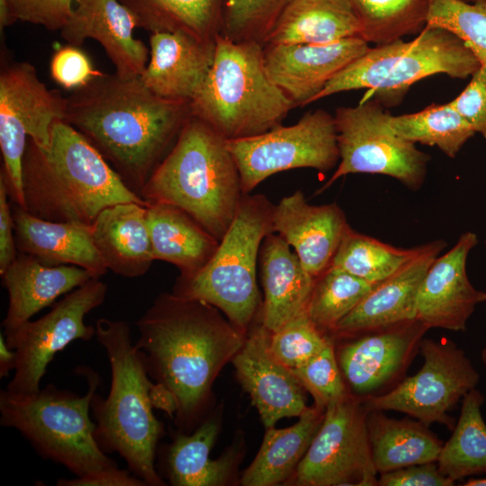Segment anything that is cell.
<instances>
[{
	"instance_id": "cell-38",
	"label": "cell",
	"mask_w": 486,
	"mask_h": 486,
	"mask_svg": "<svg viewBox=\"0 0 486 486\" xmlns=\"http://www.w3.org/2000/svg\"><path fill=\"white\" fill-rule=\"evenodd\" d=\"M374 285L339 267L329 266L315 279L307 313L320 329L333 330Z\"/></svg>"
},
{
	"instance_id": "cell-4",
	"label": "cell",
	"mask_w": 486,
	"mask_h": 486,
	"mask_svg": "<svg viewBox=\"0 0 486 486\" xmlns=\"http://www.w3.org/2000/svg\"><path fill=\"white\" fill-rule=\"evenodd\" d=\"M94 327L111 368L107 397L95 392L91 401L96 442L105 454H118L147 485H165L155 465L163 427L153 411L154 383L143 354L132 343L126 321L101 318Z\"/></svg>"
},
{
	"instance_id": "cell-51",
	"label": "cell",
	"mask_w": 486,
	"mask_h": 486,
	"mask_svg": "<svg viewBox=\"0 0 486 486\" xmlns=\"http://www.w3.org/2000/svg\"><path fill=\"white\" fill-rule=\"evenodd\" d=\"M481 359L483 364L486 366V348H483L481 353Z\"/></svg>"
},
{
	"instance_id": "cell-28",
	"label": "cell",
	"mask_w": 486,
	"mask_h": 486,
	"mask_svg": "<svg viewBox=\"0 0 486 486\" xmlns=\"http://www.w3.org/2000/svg\"><path fill=\"white\" fill-rule=\"evenodd\" d=\"M148 224L155 260L176 266L181 275L204 266L219 242L187 212L172 204H148Z\"/></svg>"
},
{
	"instance_id": "cell-20",
	"label": "cell",
	"mask_w": 486,
	"mask_h": 486,
	"mask_svg": "<svg viewBox=\"0 0 486 486\" xmlns=\"http://www.w3.org/2000/svg\"><path fill=\"white\" fill-rule=\"evenodd\" d=\"M270 332L256 327L234 356L237 376L250 394L266 428L286 417H300L306 405L303 386L269 349Z\"/></svg>"
},
{
	"instance_id": "cell-18",
	"label": "cell",
	"mask_w": 486,
	"mask_h": 486,
	"mask_svg": "<svg viewBox=\"0 0 486 486\" xmlns=\"http://www.w3.org/2000/svg\"><path fill=\"white\" fill-rule=\"evenodd\" d=\"M477 243L475 233L462 234L425 274L417 296L416 320L428 328L464 331L476 307L486 302V292L476 289L466 272L468 255Z\"/></svg>"
},
{
	"instance_id": "cell-9",
	"label": "cell",
	"mask_w": 486,
	"mask_h": 486,
	"mask_svg": "<svg viewBox=\"0 0 486 486\" xmlns=\"http://www.w3.org/2000/svg\"><path fill=\"white\" fill-rule=\"evenodd\" d=\"M480 67L462 40L446 29L426 25L412 40L401 38L370 48L338 73L314 102L358 89H369V94H402L422 78L446 74L464 79Z\"/></svg>"
},
{
	"instance_id": "cell-24",
	"label": "cell",
	"mask_w": 486,
	"mask_h": 486,
	"mask_svg": "<svg viewBox=\"0 0 486 486\" xmlns=\"http://www.w3.org/2000/svg\"><path fill=\"white\" fill-rule=\"evenodd\" d=\"M1 278L8 292V308L2 322L5 335L94 276L76 266H48L32 256L18 253Z\"/></svg>"
},
{
	"instance_id": "cell-47",
	"label": "cell",
	"mask_w": 486,
	"mask_h": 486,
	"mask_svg": "<svg viewBox=\"0 0 486 486\" xmlns=\"http://www.w3.org/2000/svg\"><path fill=\"white\" fill-rule=\"evenodd\" d=\"M17 255L11 201L5 183L0 176V274Z\"/></svg>"
},
{
	"instance_id": "cell-29",
	"label": "cell",
	"mask_w": 486,
	"mask_h": 486,
	"mask_svg": "<svg viewBox=\"0 0 486 486\" xmlns=\"http://www.w3.org/2000/svg\"><path fill=\"white\" fill-rule=\"evenodd\" d=\"M360 34L359 21L347 0H292L264 46L328 44Z\"/></svg>"
},
{
	"instance_id": "cell-37",
	"label": "cell",
	"mask_w": 486,
	"mask_h": 486,
	"mask_svg": "<svg viewBox=\"0 0 486 486\" xmlns=\"http://www.w3.org/2000/svg\"><path fill=\"white\" fill-rule=\"evenodd\" d=\"M416 251L417 248L392 247L349 227L330 266L377 284L396 272Z\"/></svg>"
},
{
	"instance_id": "cell-30",
	"label": "cell",
	"mask_w": 486,
	"mask_h": 486,
	"mask_svg": "<svg viewBox=\"0 0 486 486\" xmlns=\"http://www.w3.org/2000/svg\"><path fill=\"white\" fill-rule=\"evenodd\" d=\"M366 425L373 461L382 473L436 462L443 442L417 419H395L382 410H367Z\"/></svg>"
},
{
	"instance_id": "cell-7",
	"label": "cell",
	"mask_w": 486,
	"mask_h": 486,
	"mask_svg": "<svg viewBox=\"0 0 486 486\" xmlns=\"http://www.w3.org/2000/svg\"><path fill=\"white\" fill-rule=\"evenodd\" d=\"M87 381L84 395L48 384L34 394L0 392V425L18 430L45 459L62 464L76 477L117 466L98 446L91 401L100 385L89 367L76 369Z\"/></svg>"
},
{
	"instance_id": "cell-33",
	"label": "cell",
	"mask_w": 486,
	"mask_h": 486,
	"mask_svg": "<svg viewBox=\"0 0 486 486\" xmlns=\"http://www.w3.org/2000/svg\"><path fill=\"white\" fill-rule=\"evenodd\" d=\"M484 399L476 388L464 395L452 435L436 460L440 472L454 482L486 473V423L482 414Z\"/></svg>"
},
{
	"instance_id": "cell-35",
	"label": "cell",
	"mask_w": 486,
	"mask_h": 486,
	"mask_svg": "<svg viewBox=\"0 0 486 486\" xmlns=\"http://www.w3.org/2000/svg\"><path fill=\"white\" fill-rule=\"evenodd\" d=\"M390 122L401 138L414 144L436 146L451 158L476 134L450 102L431 104L413 113L391 115Z\"/></svg>"
},
{
	"instance_id": "cell-3",
	"label": "cell",
	"mask_w": 486,
	"mask_h": 486,
	"mask_svg": "<svg viewBox=\"0 0 486 486\" xmlns=\"http://www.w3.org/2000/svg\"><path fill=\"white\" fill-rule=\"evenodd\" d=\"M23 209L50 221L91 225L105 208L134 202L130 189L86 139L64 121L54 123L50 144L28 138L22 161Z\"/></svg>"
},
{
	"instance_id": "cell-12",
	"label": "cell",
	"mask_w": 486,
	"mask_h": 486,
	"mask_svg": "<svg viewBox=\"0 0 486 486\" xmlns=\"http://www.w3.org/2000/svg\"><path fill=\"white\" fill-rule=\"evenodd\" d=\"M421 368L382 394L361 397L366 410L405 413L429 427L440 423L454 428L449 412L476 388L480 374L465 352L448 339L423 338Z\"/></svg>"
},
{
	"instance_id": "cell-50",
	"label": "cell",
	"mask_w": 486,
	"mask_h": 486,
	"mask_svg": "<svg viewBox=\"0 0 486 486\" xmlns=\"http://www.w3.org/2000/svg\"><path fill=\"white\" fill-rule=\"evenodd\" d=\"M464 486H486V477L484 478H470Z\"/></svg>"
},
{
	"instance_id": "cell-22",
	"label": "cell",
	"mask_w": 486,
	"mask_h": 486,
	"mask_svg": "<svg viewBox=\"0 0 486 486\" xmlns=\"http://www.w3.org/2000/svg\"><path fill=\"white\" fill-rule=\"evenodd\" d=\"M348 228L346 215L336 202L310 204L302 191L274 205L273 231L293 248L315 278L330 266Z\"/></svg>"
},
{
	"instance_id": "cell-27",
	"label": "cell",
	"mask_w": 486,
	"mask_h": 486,
	"mask_svg": "<svg viewBox=\"0 0 486 486\" xmlns=\"http://www.w3.org/2000/svg\"><path fill=\"white\" fill-rule=\"evenodd\" d=\"M264 288L262 325L274 332L307 310L313 277L291 246L277 233L268 234L260 248Z\"/></svg>"
},
{
	"instance_id": "cell-36",
	"label": "cell",
	"mask_w": 486,
	"mask_h": 486,
	"mask_svg": "<svg viewBox=\"0 0 486 486\" xmlns=\"http://www.w3.org/2000/svg\"><path fill=\"white\" fill-rule=\"evenodd\" d=\"M361 26L360 37L375 45L419 33L428 0H347Z\"/></svg>"
},
{
	"instance_id": "cell-13",
	"label": "cell",
	"mask_w": 486,
	"mask_h": 486,
	"mask_svg": "<svg viewBox=\"0 0 486 486\" xmlns=\"http://www.w3.org/2000/svg\"><path fill=\"white\" fill-rule=\"evenodd\" d=\"M242 191L249 194L268 176L294 168L327 172L339 162L334 116L318 109L293 125H277L251 137L227 140Z\"/></svg>"
},
{
	"instance_id": "cell-43",
	"label": "cell",
	"mask_w": 486,
	"mask_h": 486,
	"mask_svg": "<svg viewBox=\"0 0 486 486\" xmlns=\"http://www.w3.org/2000/svg\"><path fill=\"white\" fill-rule=\"evenodd\" d=\"M75 3L76 0H0V29L19 21L60 31Z\"/></svg>"
},
{
	"instance_id": "cell-2",
	"label": "cell",
	"mask_w": 486,
	"mask_h": 486,
	"mask_svg": "<svg viewBox=\"0 0 486 486\" xmlns=\"http://www.w3.org/2000/svg\"><path fill=\"white\" fill-rule=\"evenodd\" d=\"M190 116V102L160 97L140 76L101 72L67 97L64 122L140 195Z\"/></svg>"
},
{
	"instance_id": "cell-6",
	"label": "cell",
	"mask_w": 486,
	"mask_h": 486,
	"mask_svg": "<svg viewBox=\"0 0 486 486\" xmlns=\"http://www.w3.org/2000/svg\"><path fill=\"white\" fill-rule=\"evenodd\" d=\"M294 107L266 70L264 45L216 35L212 65L190 102L192 116L230 140L280 125Z\"/></svg>"
},
{
	"instance_id": "cell-25",
	"label": "cell",
	"mask_w": 486,
	"mask_h": 486,
	"mask_svg": "<svg viewBox=\"0 0 486 486\" xmlns=\"http://www.w3.org/2000/svg\"><path fill=\"white\" fill-rule=\"evenodd\" d=\"M18 253L48 266L71 265L100 278L108 271L94 243L90 225L38 218L11 202Z\"/></svg>"
},
{
	"instance_id": "cell-26",
	"label": "cell",
	"mask_w": 486,
	"mask_h": 486,
	"mask_svg": "<svg viewBox=\"0 0 486 486\" xmlns=\"http://www.w3.org/2000/svg\"><path fill=\"white\" fill-rule=\"evenodd\" d=\"M94 243L107 270L127 278L145 274L155 260L148 204L120 202L104 209L90 225Z\"/></svg>"
},
{
	"instance_id": "cell-1",
	"label": "cell",
	"mask_w": 486,
	"mask_h": 486,
	"mask_svg": "<svg viewBox=\"0 0 486 486\" xmlns=\"http://www.w3.org/2000/svg\"><path fill=\"white\" fill-rule=\"evenodd\" d=\"M136 325L155 408L190 426L220 369L244 345L241 330L213 305L173 292L160 293Z\"/></svg>"
},
{
	"instance_id": "cell-41",
	"label": "cell",
	"mask_w": 486,
	"mask_h": 486,
	"mask_svg": "<svg viewBox=\"0 0 486 486\" xmlns=\"http://www.w3.org/2000/svg\"><path fill=\"white\" fill-rule=\"evenodd\" d=\"M329 341L310 320L306 310L270 332L268 345L274 358L293 370L319 354Z\"/></svg>"
},
{
	"instance_id": "cell-10",
	"label": "cell",
	"mask_w": 486,
	"mask_h": 486,
	"mask_svg": "<svg viewBox=\"0 0 486 486\" xmlns=\"http://www.w3.org/2000/svg\"><path fill=\"white\" fill-rule=\"evenodd\" d=\"M67 97L49 89L26 61L2 58L0 149L4 179L12 202L23 207L22 161L28 138L46 147L55 122L64 121Z\"/></svg>"
},
{
	"instance_id": "cell-34",
	"label": "cell",
	"mask_w": 486,
	"mask_h": 486,
	"mask_svg": "<svg viewBox=\"0 0 486 486\" xmlns=\"http://www.w3.org/2000/svg\"><path fill=\"white\" fill-rule=\"evenodd\" d=\"M150 33L184 32L213 41L220 32L219 0H121Z\"/></svg>"
},
{
	"instance_id": "cell-53",
	"label": "cell",
	"mask_w": 486,
	"mask_h": 486,
	"mask_svg": "<svg viewBox=\"0 0 486 486\" xmlns=\"http://www.w3.org/2000/svg\"><path fill=\"white\" fill-rule=\"evenodd\" d=\"M485 245H486V239H485Z\"/></svg>"
},
{
	"instance_id": "cell-5",
	"label": "cell",
	"mask_w": 486,
	"mask_h": 486,
	"mask_svg": "<svg viewBox=\"0 0 486 486\" xmlns=\"http://www.w3.org/2000/svg\"><path fill=\"white\" fill-rule=\"evenodd\" d=\"M241 180L227 140L190 116L140 196L179 207L220 241L241 199Z\"/></svg>"
},
{
	"instance_id": "cell-45",
	"label": "cell",
	"mask_w": 486,
	"mask_h": 486,
	"mask_svg": "<svg viewBox=\"0 0 486 486\" xmlns=\"http://www.w3.org/2000/svg\"><path fill=\"white\" fill-rule=\"evenodd\" d=\"M450 104L475 133L486 139V67L481 66L465 88Z\"/></svg>"
},
{
	"instance_id": "cell-46",
	"label": "cell",
	"mask_w": 486,
	"mask_h": 486,
	"mask_svg": "<svg viewBox=\"0 0 486 486\" xmlns=\"http://www.w3.org/2000/svg\"><path fill=\"white\" fill-rule=\"evenodd\" d=\"M381 486H452L454 482L443 475L436 462L413 464L381 473Z\"/></svg>"
},
{
	"instance_id": "cell-44",
	"label": "cell",
	"mask_w": 486,
	"mask_h": 486,
	"mask_svg": "<svg viewBox=\"0 0 486 486\" xmlns=\"http://www.w3.org/2000/svg\"><path fill=\"white\" fill-rule=\"evenodd\" d=\"M52 80L62 88L75 91L88 84L101 73L88 55L77 46L67 44L58 48L50 59Z\"/></svg>"
},
{
	"instance_id": "cell-15",
	"label": "cell",
	"mask_w": 486,
	"mask_h": 486,
	"mask_svg": "<svg viewBox=\"0 0 486 486\" xmlns=\"http://www.w3.org/2000/svg\"><path fill=\"white\" fill-rule=\"evenodd\" d=\"M366 416L361 397L348 393L329 403L295 470L294 482L304 486L377 485Z\"/></svg>"
},
{
	"instance_id": "cell-23",
	"label": "cell",
	"mask_w": 486,
	"mask_h": 486,
	"mask_svg": "<svg viewBox=\"0 0 486 486\" xmlns=\"http://www.w3.org/2000/svg\"><path fill=\"white\" fill-rule=\"evenodd\" d=\"M215 40L202 41L184 32H154L149 58L140 78L160 97L191 102L213 62Z\"/></svg>"
},
{
	"instance_id": "cell-8",
	"label": "cell",
	"mask_w": 486,
	"mask_h": 486,
	"mask_svg": "<svg viewBox=\"0 0 486 486\" xmlns=\"http://www.w3.org/2000/svg\"><path fill=\"white\" fill-rule=\"evenodd\" d=\"M274 209L265 195L245 194L212 258L195 273L180 274L172 292L213 305L246 328L259 303L256 260L263 240L274 232Z\"/></svg>"
},
{
	"instance_id": "cell-21",
	"label": "cell",
	"mask_w": 486,
	"mask_h": 486,
	"mask_svg": "<svg viewBox=\"0 0 486 486\" xmlns=\"http://www.w3.org/2000/svg\"><path fill=\"white\" fill-rule=\"evenodd\" d=\"M445 247L444 240L417 247L414 256L392 275L375 284L333 330L342 335L363 334L416 320L419 285Z\"/></svg>"
},
{
	"instance_id": "cell-52",
	"label": "cell",
	"mask_w": 486,
	"mask_h": 486,
	"mask_svg": "<svg viewBox=\"0 0 486 486\" xmlns=\"http://www.w3.org/2000/svg\"><path fill=\"white\" fill-rule=\"evenodd\" d=\"M462 1L468 2V3H472V2H474V1H476V0H462Z\"/></svg>"
},
{
	"instance_id": "cell-11",
	"label": "cell",
	"mask_w": 486,
	"mask_h": 486,
	"mask_svg": "<svg viewBox=\"0 0 486 486\" xmlns=\"http://www.w3.org/2000/svg\"><path fill=\"white\" fill-rule=\"evenodd\" d=\"M391 115L373 100L336 110L339 162L318 194L340 177L356 173L388 176L413 191L423 184L430 156L394 131Z\"/></svg>"
},
{
	"instance_id": "cell-49",
	"label": "cell",
	"mask_w": 486,
	"mask_h": 486,
	"mask_svg": "<svg viewBox=\"0 0 486 486\" xmlns=\"http://www.w3.org/2000/svg\"><path fill=\"white\" fill-rule=\"evenodd\" d=\"M16 366V353L6 343L3 332L0 333V378L7 377Z\"/></svg>"
},
{
	"instance_id": "cell-14",
	"label": "cell",
	"mask_w": 486,
	"mask_h": 486,
	"mask_svg": "<svg viewBox=\"0 0 486 486\" xmlns=\"http://www.w3.org/2000/svg\"><path fill=\"white\" fill-rule=\"evenodd\" d=\"M107 284L94 277L63 295L50 310L36 320H29L4 334L7 345L15 350L16 366L6 390L17 394H34L54 356L72 341H88L95 327L87 325L86 316L102 305Z\"/></svg>"
},
{
	"instance_id": "cell-40",
	"label": "cell",
	"mask_w": 486,
	"mask_h": 486,
	"mask_svg": "<svg viewBox=\"0 0 486 486\" xmlns=\"http://www.w3.org/2000/svg\"><path fill=\"white\" fill-rule=\"evenodd\" d=\"M292 0H226L220 34L262 45Z\"/></svg>"
},
{
	"instance_id": "cell-31",
	"label": "cell",
	"mask_w": 486,
	"mask_h": 486,
	"mask_svg": "<svg viewBox=\"0 0 486 486\" xmlns=\"http://www.w3.org/2000/svg\"><path fill=\"white\" fill-rule=\"evenodd\" d=\"M324 410L310 408L292 426L266 428L261 447L240 482L244 486H270L287 479L307 452L319 430Z\"/></svg>"
},
{
	"instance_id": "cell-42",
	"label": "cell",
	"mask_w": 486,
	"mask_h": 486,
	"mask_svg": "<svg viewBox=\"0 0 486 486\" xmlns=\"http://www.w3.org/2000/svg\"><path fill=\"white\" fill-rule=\"evenodd\" d=\"M292 371L322 410L348 394L331 340L306 364Z\"/></svg>"
},
{
	"instance_id": "cell-32",
	"label": "cell",
	"mask_w": 486,
	"mask_h": 486,
	"mask_svg": "<svg viewBox=\"0 0 486 486\" xmlns=\"http://www.w3.org/2000/svg\"><path fill=\"white\" fill-rule=\"evenodd\" d=\"M218 425L206 420L191 434L177 433L166 453V476L175 486L224 484L234 464L232 454L218 460L209 458L218 434Z\"/></svg>"
},
{
	"instance_id": "cell-17",
	"label": "cell",
	"mask_w": 486,
	"mask_h": 486,
	"mask_svg": "<svg viewBox=\"0 0 486 486\" xmlns=\"http://www.w3.org/2000/svg\"><path fill=\"white\" fill-rule=\"evenodd\" d=\"M428 329L414 320L363 333L343 345L337 359L344 381L356 393L365 396L392 383L419 352Z\"/></svg>"
},
{
	"instance_id": "cell-48",
	"label": "cell",
	"mask_w": 486,
	"mask_h": 486,
	"mask_svg": "<svg viewBox=\"0 0 486 486\" xmlns=\"http://www.w3.org/2000/svg\"><path fill=\"white\" fill-rule=\"evenodd\" d=\"M58 486H147L129 469L112 466L94 473L71 479H58Z\"/></svg>"
},
{
	"instance_id": "cell-39",
	"label": "cell",
	"mask_w": 486,
	"mask_h": 486,
	"mask_svg": "<svg viewBox=\"0 0 486 486\" xmlns=\"http://www.w3.org/2000/svg\"><path fill=\"white\" fill-rule=\"evenodd\" d=\"M426 25L454 34L486 67V0H428Z\"/></svg>"
},
{
	"instance_id": "cell-16",
	"label": "cell",
	"mask_w": 486,
	"mask_h": 486,
	"mask_svg": "<svg viewBox=\"0 0 486 486\" xmlns=\"http://www.w3.org/2000/svg\"><path fill=\"white\" fill-rule=\"evenodd\" d=\"M369 49V43L360 37L328 44L265 45L264 64L271 80L295 106H304L313 103L338 73Z\"/></svg>"
},
{
	"instance_id": "cell-19",
	"label": "cell",
	"mask_w": 486,
	"mask_h": 486,
	"mask_svg": "<svg viewBox=\"0 0 486 486\" xmlns=\"http://www.w3.org/2000/svg\"><path fill=\"white\" fill-rule=\"evenodd\" d=\"M137 27L136 15L121 0H76L71 15L59 32L68 44L77 47L86 39L96 40L118 75L137 77L149 58V49L134 37Z\"/></svg>"
}]
</instances>
